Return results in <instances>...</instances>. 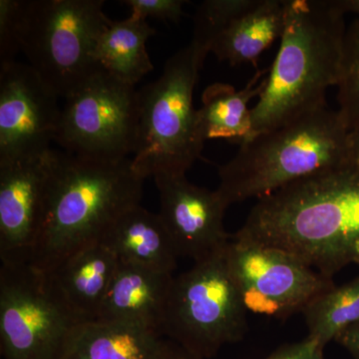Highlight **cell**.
<instances>
[{
	"label": "cell",
	"instance_id": "cell-1",
	"mask_svg": "<svg viewBox=\"0 0 359 359\" xmlns=\"http://www.w3.org/2000/svg\"><path fill=\"white\" fill-rule=\"evenodd\" d=\"M233 237L283 250L334 278L353 263L359 241V171L328 170L259 198Z\"/></svg>",
	"mask_w": 359,
	"mask_h": 359
},
{
	"label": "cell",
	"instance_id": "cell-2",
	"mask_svg": "<svg viewBox=\"0 0 359 359\" xmlns=\"http://www.w3.org/2000/svg\"><path fill=\"white\" fill-rule=\"evenodd\" d=\"M144 181L130 158L102 161L52 150L43 223L27 263L52 271L100 242L122 212L140 205Z\"/></svg>",
	"mask_w": 359,
	"mask_h": 359
},
{
	"label": "cell",
	"instance_id": "cell-3",
	"mask_svg": "<svg viewBox=\"0 0 359 359\" xmlns=\"http://www.w3.org/2000/svg\"><path fill=\"white\" fill-rule=\"evenodd\" d=\"M346 14L339 0H287L280 50L252 108L250 140L327 106L341 70Z\"/></svg>",
	"mask_w": 359,
	"mask_h": 359
},
{
	"label": "cell",
	"instance_id": "cell-4",
	"mask_svg": "<svg viewBox=\"0 0 359 359\" xmlns=\"http://www.w3.org/2000/svg\"><path fill=\"white\" fill-rule=\"evenodd\" d=\"M349 130L327 106L240 146L219 168L217 193L226 207L264 197L311 175L349 166Z\"/></svg>",
	"mask_w": 359,
	"mask_h": 359
},
{
	"label": "cell",
	"instance_id": "cell-5",
	"mask_svg": "<svg viewBox=\"0 0 359 359\" xmlns=\"http://www.w3.org/2000/svg\"><path fill=\"white\" fill-rule=\"evenodd\" d=\"M203 65L193 45H187L168 59L156 81L139 91L138 140L131 160L142 179L186 175L199 159L205 141L193 95Z\"/></svg>",
	"mask_w": 359,
	"mask_h": 359
},
{
	"label": "cell",
	"instance_id": "cell-6",
	"mask_svg": "<svg viewBox=\"0 0 359 359\" xmlns=\"http://www.w3.org/2000/svg\"><path fill=\"white\" fill-rule=\"evenodd\" d=\"M104 4V0H21V52L58 97L65 99L102 69L93 50L109 20Z\"/></svg>",
	"mask_w": 359,
	"mask_h": 359
},
{
	"label": "cell",
	"instance_id": "cell-7",
	"mask_svg": "<svg viewBox=\"0 0 359 359\" xmlns=\"http://www.w3.org/2000/svg\"><path fill=\"white\" fill-rule=\"evenodd\" d=\"M247 309L228 268L226 249L175 278L162 334L201 359L244 339Z\"/></svg>",
	"mask_w": 359,
	"mask_h": 359
},
{
	"label": "cell",
	"instance_id": "cell-8",
	"mask_svg": "<svg viewBox=\"0 0 359 359\" xmlns=\"http://www.w3.org/2000/svg\"><path fill=\"white\" fill-rule=\"evenodd\" d=\"M82 323L49 271L25 262L1 263V359H65Z\"/></svg>",
	"mask_w": 359,
	"mask_h": 359
},
{
	"label": "cell",
	"instance_id": "cell-9",
	"mask_svg": "<svg viewBox=\"0 0 359 359\" xmlns=\"http://www.w3.org/2000/svg\"><path fill=\"white\" fill-rule=\"evenodd\" d=\"M65 100L55 138L65 152L102 161L134 155L140 117L135 86L100 69Z\"/></svg>",
	"mask_w": 359,
	"mask_h": 359
},
{
	"label": "cell",
	"instance_id": "cell-10",
	"mask_svg": "<svg viewBox=\"0 0 359 359\" xmlns=\"http://www.w3.org/2000/svg\"><path fill=\"white\" fill-rule=\"evenodd\" d=\"M226 261L247 311L276 320L302 313L335 285L332 278L283 250L233 236Z\"/></svg>",
	"mask_w": 359,
	"mask_h": 359
},
{
	"label": "cell",
	"instance_id": "cell-11",
	"mask_svg": "<svg viewBox=\"0 0 359 359\" xmlns=\"http://www.w3.org/2000/svg\"><path fill=\"white\" fill-rule=\"evenodd\" d=\"M58 98L32 66L0 65V162L50 150L62 109Z\"/></svg>",
	"mask_w": 359,
	"mask_h": 359
},
{
	"label": "cell",
	"instance_id": "cell-12",
	"mask_svg": "<svg viewBox=\"0 0 359 359\" xmlns=\"http://www.w3.org/2000/svg\"><path fill=\"white\" fill-rule=\"evenodd\" d=\"M51 161L52 149L0 162L1 263H27L43 223Z\"/></svg>",
	"mask_w": 359,
	"mask_h": 359
},
{
	"label": "cell",
	"instance_id": "cell-13",
	"mask_svg": "<svg viewBox=\"0 0 359 359\" xmlns=\"http://www.w3.org/2000/svg\"><path fill=\"white\" fill-rule=\"evenodd\" d=\"M159 216L173 241L179 257L195 263L226 249L231 236L224 226L228 209L217 191L194 185L186 175L158 174Z\"/></svg>",
	"mask_w": 359,
	"mask_h": 359
},
{
	"label": "cell",
	"instance_id": "cell-14",
	"mask_svg": "<svg viewBox=\"0 0 359 359\" xmlns=\"http://www.w3.org/2000/svg\"><path fill=\"white\" fill-rule=\"evenodd\" d=\"M174 276L119 262L96 321L145 328L162 337Z\"/></svg>",
	"mask_w": 359,
	"mask_h": 359
},
{
	"label": "cell",
	"instance_id": "cell-15",
	"mask_svg": "<svg viewBox=\"0 0 359 359\" xmlns=\"http://www.w3.org/2000/svg\"><path fill=\"white\" fill-rule=\"evenodd\" d=\"M119 262L173 273L178 252L159 215L140 205L122 212L100 241Z\"/></svg>",
	"mask_w": 359,
	"mask_h": 359
},
{
	"label": "cell",
	"instance_id": "cell-16",
	"mask_svg": "<svg viewBox=\"0 0 359 359\" xmlns=\"http://www.w3.org/2000/svg\"><path fill=\"white\" fill-rule=\"evenodd\" d=\"M119 259L103 243L88 245L49 271L83 323L96 321Z\"/></svg>",
	"mask_w": 359,
	"mask_h": 359
},
{
	"label": "cell",
	"instance_id": "cell-17",
	"mask_svg": "<svg viewBox=\"0 0 359 359\" xmlns=\"http://www.w3.org/2000/svg\"><path fill=\"white\" fill-rule=\"evenodd\" d=\"M268 70L257 71L242 90L230 84L214 83L205 90L202 107L198 109V123L205 141L224 140L242 146L252 138V99L266 88Z\"/></svg>",
	"mask_w": 359,
	"mask_h": 359
},
{
	"label": "cell",
	"instance_id": "cell-18",
	"mask_svg": "<svg viewBox=\"0 0 359 359\" xmlns=\"http://www.w3.org/2000/svg\"><path fill=\"white\" fill-rule=\"evenodd\" d=\"M287 0H256L231 21L212 44L211 53L231 65L254 62L285 28Z\"/></svg>",
	"mask_w": 359,
	"mask_h": 359
},
{
	"label": "cell",
	"instance_id": "cell-19",
	"mask_svg": "<svg viewBox=\"0 0 359 359\" xmlns=\"http://www.w3.org/2000/svg\"><path fill=\"white\" fill-rule=\"evenodd\" d=\"M156 33L143 18L134 15L120 21L109 18L97 36L94 60L112 76L135 86L154 69L146 42Z\"/></svg>",
	"mask_w": 359,
	"mask_h": 359
},
{
	"label": "cell",
	"instance_id": "cell-20",
	"mask_svg": "<svg viewBox=\"0 0 359 359\" xmlns=\"http://www.w3.org/2000/svg\"><path fill=\"white\" fill-rule=\"evenodd\" d=\"M164 340L145 328L92 321L77 328L65 359H161Z\"/></svg>",
	"mask_w": 359,
	"mask_h": 359
},
{
	"label": "cell",
	"instance_id": "cell-21",
	"mask_svg": "<svg viewBox=\"0 0 359 359\" xmlns=\"http://www.w3.org/2000/svg\"><path fill=\"white\" fill-rule=\"evenodd\" d=\"M309 339L325 347L359 323V278L334 285L309 302L302 311Z\"/></svg>",
	"mask_w": 359,
	"mask_h": 359
},
{
	"label": "cell",
	"instance_id": "cell-22",
	"mask_svg": "<svg viewBox=\"0 0 359 359\" xmlns=\"http://www.w3.org/2000/svg\"><path fill=\"white\" fill-rule=\"evenodd\" d=\"M256 0H205L198 6L194 18L192 41L204 65L212 44L229 25L254 6Z\"/></svg>",
	"mask_w": 359,
	"mask_h": 359
},
{
	"label": "cell",
	"instance_id": "cell-23",
	"mask_svg": "<svg viewBox=\"0 0 359 359\" xmlns=\"http://www.w3.org/2000/svg\"><path fill=\"white\" fill-rule=\"evenodd\" d=\"M339 113L349 131L359 128V18L346 28L337 83Z\"/></svg>",
	"mask_w": 359,
	"mask_h": 359
},
{
	"label": "cell",
	"instance_id": "cell-24",
	"mask_svg": "<svg viewBox=\"0 0 359 359\" xmlns=\"http://www.w3.org/2000/svg\"><path fill=\"white\" fill-rule=\"evenodd\" d=\"M21 0H0V65L15 61L20 47Z\"/></svg>",
	"mask_w": 359,
	"mask_h": 359
},
{
	"label": "cell",
	"instance_id": "cell-25",
	"mask_svg": "<svg viewBox=\"0 0 359 359\" xmlns=\"http://www.w3.org/2000/svg\"><path fill=\"white\" fill-rule=\"evenodd\" d=\"M131 7V15L147 20L148 18L177 22L184 13V0H124Z\"/></svg>",
	"mask_w": 359,
	"mask_h": 359
},
{
	"label": "cell",
	"instance_id": "cell-26",
	"mask_svg": "<svg viewBox=\"0 0 359 359\" xmlns=\"http://www.w3.org/2000/svg\"><path fill=\"white\" fill-rule=\"evenodd\" d=\"M323 349L325 347L308 337L302 341L278 347L264 359H325Z\"/></svg>",
	"mask_w": 359,
	"mask_h": 359
},
{
	"label": "cell",
	"instance_id": "cell-27",
	"mask_svg": "<svg viewBox=\"0 0 359 359\" xmlns=\"http://www.w3.org/2000/svg\"><path fill=\"white\" fill-rule=\"evenodd\" d=\"M335 341L344 346L353 359H359V323L344 330Z\"/></svg>",
	"mask_w": 359,
	"mask_h": 359
},
{
	"label": "cell",
	"instance_id": "cell-28",
	"mask_svg": "<svg viewBox=\"0 0 359 359\" xmlns=\"http://www.w3.org/2000/svg\"><path fill=\"white\" fill-rule=\"evenodd\" d=\"M161 359H201L193 353H189L172 340H164L162 358Z\"/></svg>",
	"mask_w": 359,
	"mask_h": 359
},
{
	"label": "cell",
	"instance_id": "cell-29",
	"mask_svg": "<svg viewBox=\"0 0 359 359\" xmlns=\"http://www.w3.org/2000/svg\"><path fill=\"white\" fill-rule=\"evenodd\" d=\"M348 160L349 166L359 171V128L349 131Z\"/></svg>",
	"mask_w": 359,
	"mask_h": 359
},
{
	"label": "cell",
	"instance_id": "cell-30",
	"mask_svg": "<svg viewBox=\"0 0 359 359\" xmlns=\"http://www.w3.org/2000/svg\"><path fill=\"white\" fill-rule=\"evenodd\" d=\"M339 4L344 13L355 14L359 18V0H339Z\"/></svg>",
	"mask_w": 359,
	"mask_h": 359
},
{
	"label": "cell",
	"instance_id": "cell-31",
	"mask_svg": "<svg viewBox=\"0 0 359 359\" xmlns=\"http://www.w3.org/2000/svg\"><path fill=\"white\" fill-rule=\"evenodd\" d=\"M353 263L358 264L359 266V241L356 243L353 252Z\"/></svg>",
	"mask_w": 359,
	"mask_h": 359
}]
</instances>
